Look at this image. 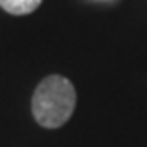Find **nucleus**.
<instances>
[{"label":"nucleus","mask_w":147,"mask_h":147,"mask_svg":"<svg viewBox=\"0 0 147 147\" xmlns=\"http://www.w3.org/2000/svg\"><path fill=\"white\" fill-rule=\"evenodd\" d=\"M43 0H0V7L13 16H25L34 13Z\"/></svg>","instance_id":"2"},{"label":"nucleus","mask_w":147,"mask_h":147,"mask_svg":"<svg viewBox=\"0 0 147 147\" xmlns=\"http://www.w3.org/2000/svg\"><path fill=\"white\" fill-rule=\"evenodd\" d=\"M76 107L75 85L60 75H50L39 82L32 96V115L37 124L48 129L64 126Z\"/></svg>","instance_id":"1"}]
</instances>
